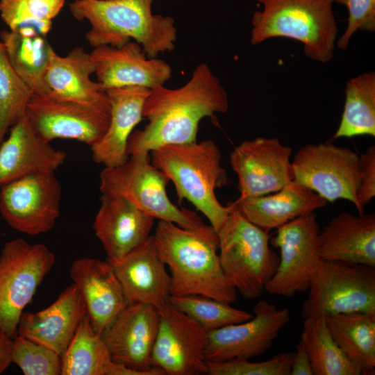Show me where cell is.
Returning a JSON list of instances; mask_svg holds the SVG:
<instances>
[{"label": "cell", "mask_w": 375, "mask_h": 375, "mask_svg": "<svg viewBox=\"0 0 375 375\" xmlns=\"http://www.w3.org/2000/svg\"><path fill=\"white\" fill-rule=\"evenodd\" d=\"M294 353H281L268 360L251 362L234 359L224 362H207L210 375H290Z\"/></svg>", "instance_id": "37"}, {"label": "cell", "mask_w": 375, "mask_h": 375, "mask_svg": "<svg viewBox=\"0 0 375 375\" xmlns=\"http://www.w3.org/2000/svg\"><path fill=\"white\" fill-rule=\"evenodd\" d=\"M60 200L61 186L54 171L36 172L0 188V213L13 229L36 235L54 227Z\"/></svg>", "instance_id": "12"}, {"label": "cell", "mask_w": 375, "mask_h": 375, "mask_svg": "<svg viewBox=\"0 0 375 375\" xmlns=\"http://www.w3.org/2000/svg\"><path fill=\"white\" fill-rule=\"evenodd\" d=\"M130 302L160 308L169 303L170 276L153 235L112 265Z\"/></svg>", "instance_id": "22"}, {"label": "cell", "mask_w": 375, "mask_h": 375, "mask_svg": "<svg viewBox=\"0 0 375 375\" xmlns=\"http://www.w3.org/2000/svg\"><path fill=\"white\" fill-rule=\"evenodd\" d=\"M0 38L13 68L33 94L51 92L46 75L55 51L47 35L21 28L2 31Z\"/></svg>", "instance_id": "27"}, {"label": "cell", "mask_w": 375, "mask_h": 375, "mask_svg": "<svg viewBox=\"0 0 375 375\" xmlns=\"http://www.w3.org/2000/svg\"><path fill=\"white\" fill-rule=\"evenodd\" d=\"M167 175L151 162L150 152L129 156L122 165L104 167L100 173L101 194L121 197L154 219L194 229L204 223L196 212L180 208L167 192Z\"/></svg>", "instance_id": "7"}, {"label": "cell", "mask_w": 375, "mask_h": 375, "mask_svg": "<svg viewBox=\"0 0 375 375\" xmlns=\"http://www.w3.org/2000/svg\"><path fill=\"white\" fill-rule=\"evenodd\" d=\"M25 116L36 133L46 142L74 140L90 147L106 133L110 117L109 99L84 103L62 98L51 92L33 94Z\"/></svg>", "instance_id": "10"}, {"label": "cell", "mask_w": 375, "mask_h": 375, "mask_svg": "<svg viewBox=\"0 0 375 375\" xmlns=\"http://www.w3.org/2000/svg\"><path fill=\"white\" fill-rule=\"evenodd\" d=\"M322 259L375 267V215L342 212L319 233Z\"/></svg>", "instance_id": "25"}, {"label": "cell", "mask_w": 375, "mask_h": 375, "mask_svg": "<svg viewBox=\"0 0 375 375\" xmlns=\"http://www.w3.org/2000/svg\"><path fill=\"white\" fill-rule=\"evenodd\" d=\"M159 324L158 310L143 303H130L101 333L112 360L139 375H163L151 365Z\"/></svg>", "instance_id": "17"}, {"label": "cell", "mask_w": 375, "mask_h": 375, "mask_svg": "<svg viewBox=\"0 0 375 375\" xmlns=\"http://www.w3.org/2000/svg\"><path fill=\"white\" fill-rule=\"evenodd\" d=\"M12 338L0 331V374L10 365Z\"/></svg>", "instance_id": "41"}, {"label": "cell", "mask_w": 375, "mask_h": 375, "mask_svg": "<svg viewBox=\"0 0 375 375\" xmlns=\"http://www.w3.org/2000/svg\"><path fill=\"white\" fill-rule=\"evenodd\" d=\"M86 314L83 297L72 283L47 308L35 312H23L17 334L38 342L62 356Z\"/></svg>", "instance_id": "21"}, {"label": "cell", "mask_w": 375, "mask_h": 375, "mask_svg": "<svg viewBox=\"0 0 375 375\" xmlns=\"http://www.w3.org/2000/svg\"><path fill=\"white\" fill-rule=\"evenodd\" d=\"M253 312L247 321L208 332L207 362L250 359L263 354L290 319L288 308L278 309L266 300L258 301Z\"/></svg>", "instance_id": "15"}, {"label": "cell", "mask_w": 375, "mask_h": 375, "mask_svg": "<svg viewBox=\"0 0 375 375\" xmlns=\"http://www.w3.org/2000/svg\"><path fill=\"white\" fill-rule=\"evenodd\" d=\"M61 375H139L115 362L86 314L61 356Z\"/></svg>", "instance_id": "29"}, {"label": "cell", "mask_w": 375, "mask_h": 375, "mask_svg": "<svg viewBox=\"0 0 375 375\" xmlns=\"http://www.w3.org/2000/svg\"><path fill=\"white\" fill-rule=\"evenodd\" d=\"M153 0H74L69 4L74 18L87 19L85 38L93 47H121L133 40L149 58L175 49L174 19L152 12Z\"/></svg>", "instance_id": "3"}, {"label": "cell", "mask_w": 375, "mask_h": 375, "mask_svg": "<svg viewBox=\"0 0 375 375\" xmlns=\"http://www.w3.org/2000/svg\"><path fill=\"white\" fill-rule=\"evenodd\" d=\"M319 226L313 212L299 217L276 229L272 245L280 251L277 269L265 291L291 297L308 289L317 263Z\"/></svg>", "instance_id": "13"}, {"label": "cell", "mask_w": 375, "mask_h": 375, "mask_svg": "<svg viewBox=\"0 0 375 375\" xmlns=\"http://www.w3.org/2000/svg\"><path fill=\"white\" fill-rule=\"evenodd\" d=\"M150 90L140 86L106 90L110 105V117L103 137L90 147L94 162L104 167H115L128 159V141L143 117V106Z\"/></svg>", "instance_id": "24"}, {"label": "cell", "mask_w": 375, "mask_h": 375, "mask_svg": "<svg viewBox=\"0 0 375 375\" xmlns=\"http://www.w3.org/2000/svg\"><path fill=\"white\" fill-rule=\"evenodd\" d=\"M300 340L313 375H362L333 338L324 316L305 318Z\"/></svg>", "instance_id": "32"}, {"label": "cell", "mask_w": 375, "mask_h": 375, "mask_svg": "<svg viewBox=\"0 0 375 375\" xmlns=\"http://www.w3.org/2000/svg\"><path fill=\"white\" fill-rule=\"evenodd\" d=\"M11 360L24 375H61L60 356L18 334L12 339Z\"/></svg>", "instance_id": "36"}, {"label": "cell", "mask_w": 375, "mask_h": 375, "mask_svg": "<svg viewBox=\"0 0 375 375\" xmlns=\"http://www.w3.org/2000/svg\"><path fill=\"white\" fill-rule=\"evenodd\" d=\"M256 1L263 9L252 16L251 44L286 38L301 42L310 59L326 63L333 58L338 33L333 0Z\"/></svg>", "instance_id": "5"}, {"label": "cell", "mask_w": 375, "mask_h": 375, "mask_svg": "<svg viewBox=\"0 0 375 375\" xmlns=\"http://www.w3.org/2000/svg\"><path fill=\"white\" fill-rule=\"evenodd\" d=\"M325 319L333 338L361 374H374L375 314L342 313Z\"/></svg>", "instance_id": "30"}, {"label": "cell", "mask_w": 375, "mask_h": 375, "mask_svg": "<svg viewBox=\"0 0 375 375\" xmlns=\"http://www.w3.org/2000/svg\"><path fill=\"white\" fill-rule=\"evenodd\" d=\"M33 94L13 68L0 40V144L10 128L25 115Z\"/></svg>", "instance_id": "34"}, {"label": "cell", "mask_w": 375, "mask_h": 375, "mask_svg": "<svg viewBox=\"0 0 375 375\" xmlns=\"http://www.w3.org/2000/svg\"><path fill=\"white\" fill-rule=\"evenodd\" d=\"M231 203L242 217L269 232L299 217L326 206L327 201L292 180L272 194L237 199Z\"/></svg>", "instance_id": "26"}, {"label": "cell", "mask_w": 375, "mask_h": 375, "mask_svg": "<svg viewBox=\"0 0 375 375\" xmlns=\"http://www.w3.org/2000/svg\"><path fill=\"white\" fill-rule=\"evenodd\" d=\"M158 310L159 324L151 354L152 367L163 375L207 374L208 332L169 303Z\"/></svg>", "instance_id": "14"}, {"label": "cell", "mask_w": 375, "mask_h": 375, "mask_svg": "<svg viewBox=\"0 0 375 375\" xmlns=\"http://www.w3.org/2000/svg\"><path fill=\"white\" fill-rule=\"evenodd\" d=\"M333 2L344 5L349 12L346 30L336 42L340 49H347L356 31H375V0H333Z\"/></svg>", "instance_id": "38"}, {"label": "cell", "mask_w": 375, "mask_h": 375, "mask_svg": "<svg viewBox=\"0 0 375 375\" xmlns=\"http://www.w3.org/2000/svg\"><path fill=\"white\" fill-rule=\"evenodd\" d=\"M65 0H0V16L10 31L31 28L47 35Z\"/></svg>", "instance_id": "35"}, {"label": "cell", "mask_w": 375, "mask_h": 375, "mask_svg": "<svg viewBox=\"0 0 375 375\" xmlns=\"http://www.w3.org/2000/svg\"><path fill=\"white\" fill-rule=\"evenodd\" d=\"M228 107L227 92L221 81L208 64L201 63L183 86L169 89L162 85L150 90L142 110L148 123L131 133L128 155L196 142L200 122L226 112Z\"/></svg>", "instance_id": "1"}, {"label": "cell", "mask_w": 375, "mask_h": 375, "mask_svg": "<svg viewBox=\"0 0 375 375\" xmlns=\"http://www.w3.org/2000/svg\"><path fill=\"white\" fill-rule=\"evenodd\" d=\"M301 315L319 317L351 312L375 314V267L320 259Z\"/></svg>", "instance_id": "8"}, {"label": "cell", "mask_w": 375, "mask_h": 375, "mask_svg": "<svg viewBox=\"0 0 375 375\" xmlns=\"http://www.w3.org/2000/svg\"><path fill=\"white\" fill-rule=\"evenodd\" d=\"M169 303L197 322L207 332L240 323L253 315L233 308L231 303L199 294L170 296Z\"/></svg>", "instance_id": "33"}, {"label": "cell", "mask_w": 375, "mask_h": 375, "mask_svg": "<svg viewBox=\"0 0 375 375\" xmlns=\"http://www.w3.org/2000/svg\"><path fill=\"white\" fill-rule=\"evenodd\" d=\"M150 156L153 165L173 183L178 199L190 201L217 233L230 212L216 196V190L228 183L217 144L210 139L169 144L152 150Z\"/></svg>", "instance_id": "4"}, {"label": "cell", "mask_w": 375, "mask_h": 375, "mask_svg": "<svg viewBox=\"0 0 375 375\" xmlns=\"http://www.w3.org/2000/svg\"><path fill=\"white\" fill-rule=\"evenodd\" d=\"M153 237L170 272V296L199 294L236 301L238 292L223 272L218 235L210 224L189 229L159 220Z\"/></svg>", "instance_id": "2"}, {"label": "cell", "mask_w": 375, "mask_h": 375, "mask_svg": "<svg viewBox=\"0 0 375 375\" xmlns=\"http://www.w3.org/2000/svg\"><path fill=\"white\" fill-rule=\"evenodd\" d=\"M361 179L357 191V210L364 213V208L375 196V147L371 145L359 156Z\"/></svg>", "instance_id": "39"}, {"label": "cell", "mask_w": 375, "mask_h": 375, "mask_svg": "<svg viewBox=\"0 0 375 375\" xmlns=\"http://www.w3.org/2000/svg\"><path fill=\"white\" fill-rule=\"evenodd\" d=\"M66 158L65 151L54 149L36 133L24 115L0 144V188L28 174L55 172Z\"/></svg>", "instance_id": "23"}, {"label": "cell", "mask_w": 375, "mask_h": 375, "mask_svg": "<svg viewBox=\"0 0 375 375\" xmlns=\"http://www.w3.org/2000/svg\"><path fill=\"white\" fill-rule=\"evenodd\" d=\"M100 202L92 228L113 265L151 236L155 219L121 197L101 194Z\"/></svg>", "instance_id": "19"}, {"label": "cell", "mask_w": 375, "mask_h": 375, "mask_svg": "<svg viewBox=\"0 0 375 375\" xmlns=\"http://www.w3.org/2000/svg\"><path fill=\"white\" fill-rule=\"evenodd\" d=\"M290 375H313L308 353L301 340L296 345Z\"/></svg>", "instance_id": "40"}, {"label": "cell", "mask_w": 375, "mask_h": 375, "mask_svg": "<svg viewBox=\"0 0 375 375\" xmlns=\"http://www.w3.org/2000/svg\"><path fill=\"white\" fill-rule=\"evenodd\" d=\"M291 154L278 138L258 137L235 147L230 163L238 176V199L275 192L292 181Z\"/></svg>", "instance_id": "16"}, {"label": "cell", "mask_w": 375, "mask_h": 375, "mask_svg": "<svg viewBox=\"0 0 375 375\" xmlns=\"http://www.w3.org/2000/svg\"><path fill=\"white\" fill-rule=\"evenodd\" d=\"M69 275L85 302L94 331L101 333L130 302L112 265L91 258L75 260Z\"/></svg>", "instance_id": "20"}, {"label": "cell", "mask_w": 375, "mask_h": 375, "mask_svg": "<svg viewBox=\"0 0 375 375\" xmlns=\"http://www.w3.org/2000/svg\"><path fill=\"white\" fill-rule=\"evenodd\" d=\"M229 215L217 231L219 260L229 283L247 299L265 291L279 257L269 247V232L242 217L231 202Z\"/></svg>", "instance_id": "6"}, {"label": "cell", "mask_w": 375, "mask_h": 375, "mask_svg": "<svg viewBox=\"0 0 375 375\" xmlns=\"http://www.w3.org/2000/svg\"><path fill=\"white\" fill-rule=\"evenodd\" d=\"M56 258L43 244H31L23 238L5 243L0 254V331L17 335L19 319Z\"/></svg>", "instance_id": "9"}, {"label": "cell", "mask_w": 375, "mask_h": 375, "mask_svg": "<svg viewBox=\"0 0 375 375\" xmlns=\"http://www.w3.org/2000/svg\"><path fill=\"white\" fill-rule=\"evenodd\" d=\"M345 101L339 126L333 140L358 135L375 137V74L371 71L346 84Z\"/></svg>", "instance_id": "31"}, {"label": "cell", "mask_w": 375, "mask_h": 375, "mask_svg": "<svg viewBox=\"0 0 375 375\" xmlns=\"http://www.w3.org/2000/svg\"><path fill=\"white\" fill-rule=\"evenodd\" d=\"M90 53L97 82L104 90L127 86L152 90L164 85L172 76V69L167 62L149 58L133 40L121 47L98 46Z\"/></svg>", "instance_id": "18"}, {"label": "cell", "mask_w": 375, "mask_h": 375, "mask_svg": "<svg viewBox=\"0 0 375 375\" xmlns=\"http://www.w3.org/2000/svg\"><path fill=\"white\" fill-rule=\"evenodd\" d=\"M94 71L90 53L82 47H75L65 56L54 52L46 82L52 92L67 99L84 103L108 101L106 90L90 78Z\"/></svg>", "instance_id": "28"}, {"label": "cell", "mask_w": 375, "mask_h": 375, "mask_svg": "<svg viewBox=\"0 0 375 375\" xmlns=\"http://www.w3.org/2000/svg\"><path fill=\"white\" fill-rule=\"evenodd\" d=\"M293 180L325 200L351 201L358 208L356 194L361 179L359 155L331 143L308 144L292 160Z\"/></svg>", "instance_id": "11"}]
</instances>
